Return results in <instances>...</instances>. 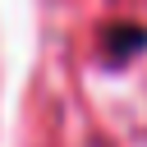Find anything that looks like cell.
Returning a JSON list of instances; mask_svg holds the SVG:
<instances>
[{"label": "cell", "mask_w": 147, "mask_h": 147, "mask_svg": "<svg viewBox=\"0 0 147 147\" xmlns=\"http://www.w3.org/2000/svg\"><path fill=\"white\" fill-rule=\"evenodd\" d=\"M101 46H106V60H110V64H129V60L147 46V28H138V23H115Z\"/></svg>", "instance_id": "1"}]
</instances>
